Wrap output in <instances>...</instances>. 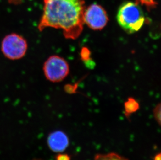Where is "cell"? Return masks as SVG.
Masks as SVG:
<instances>
[{
	"instance_id": "7",
	"label": "cell",
	"mask_w": 161,
	"mask_h": 160,
	"mask_svg": "<svg viewBox=\"0 0 161 160\" xmlns=\"http://www.w3.org/2000/svg\"><path fill=\"white\" fill-rule=\"evenodd\" d=\"M125 114L126 116H129L131 113L136 112L138 110L139 105L135 99L130 98L124 104Z\"/></svg>"
},
{
	"instance_id": "13",
	"label": "cell",
	"mask_w": 161,
	"mask_h": 160,
	"mask_svg": "<svg viewBox=\"0 0 161 160\" xmlns=\"http://www.w3.org/2000/svg\"><path fill=\"white\" fill-rule=\"evenodd\" d=\"M154 160H161V153H158L154 157Z\"/></svg>"
},
{
	"instance_id": "10",
	"label": "cell",
	"mask_w": 161,
	"mask_h": 160,
	"mask_svg": "<svg viewBox=\"0 0 161 160\" xmlns=\"http://www.w3.org/2000/svg\"><path fill=\"white\" fill-rule=\"evenodd\" d=\"M137 3L144 5L147 8H153L157 4L154 0H137Z\"/></svg>"
},
{
	"instance_id": "2",
	"label": "cell",
	"mask_w": 161,
	"mask_h": 160,
	"mask_svg": "<svg viewBox=\"0 0 161 160\" xmlns=\"http://www.w3.org/2000/svg\"><path fill=\"white\" fill-rule=\"evenodd\" d=\"M117 20L119 26L128 33L138 31L145 22L143 11L138 3L126 2L119 8Z\"/></svg>"
},
{
	"instance_id": "5",
	"label": "cell",
	"mask_w": 161,
	"mask_h": 160,
	"mask_svg": "<svg viewBox=\"0 0 161 160\" xmlns=\"http://www.w3.org/2000/svg\"><path fill=\"white\" fill-rule=\"evenodd\" d=\"M84 24L93 30H101L107 26L108 17L102 6L94 3L86 8L84 14Z\"/></svg>"
},
{
	"instance_id": "9",
	"label": "cell",
	"mask_w": 161,
	"mask_h": 160,
	"mask_svg": "<svg viewBox=\"0 0 161 160\" xmlns=\"http://www.w3.org/2000/svg\"><path fill=\"white\" fill-rule=\"evenodd\" d=\"M154 117L159 125H161V104H158L153 110Z\"/></svg>"
},
{
	"instance_id": "6",
	"label": "cell",
	"mask_w": 161,
	"mask_h": 160,
	"mask_svg": "<svg viewBox=\"0 0 161 160\" xmlns=\"http://www.w3.org/2000/svg\"><path fill=\"white\" fill-rule=\"evenodd\" d=\"M49 148L54 152H63L69 147V138L63 131H56L49 135L47 138Z\"/></svg>"
},
{
	"instance_id": "14",
	"label": "cell",
	"mask_w": 161,
	"mask_h": 160,
	"mask_svg": "<svg viewBox=\"0 0 161 160\" xmlns=\"http://www.w3.org/2000/svg\"><path fill=\"white\" fill-rule=\"evenodd\" d=\"M41 160V159H34V160Z\"/></svg>"
},
{
	"instance_id": "4",
	"label": "cell",
	"mask_w": 161,
	"mask_h": 160,
	"mask_svg": "<svg viewBox=\"0 0 161 160\" xmlns=\"http://www.w3.org/2000/svg\"><path fill=\"white\" fill-rule=\"evenodd\" d=\"M43 71L44 76L50 81L59 82L69 75V66L63 58L53 55L44 62Z\"/></svg>"
},
{
	"instance_id": "11",
	"label": "cell",
	"mask_w": 161,
	"mask_h": 160,
	"mask_svg": "<svg viewBox=\"0 0 161 160\" xmlns=\"http://www.w3.org/2000/svg\"><path fill=\"white\" fill-rule=\"evenodd\" d=\"M81 56L82 59L86 61L88 60L90 56V51L87 48H84L82 49Z\"/></svg>"
},
{
	"instance_id": "12",
	"label": "cell",
	"mask_w": 161,
	"mask_h": 160,
	"mask_svg": "<svg viewBox=\"0 0 161 160\" xmlns=\"http://www.w3.org/2000/svg\"><path fill=\"white\" fill-rule=\"evenodd\" d=\"M56 160H70V156L67 154L59 153L56 156Z\"/></svg>"
},
{
	"instance_id": "8",
	"label": "cell",
	"mask_w": 161,
	"mask_h": 160,
	"mask_svg": "<svg viewBox=\"0 0 161 160\" xmlns=\"http://www.w3.org/2000/svg\"><path fill=\"white\" fill-rule=\"evenodd\" d=\"M94 160H129L116 153L111 152L106 154L96 155Z\"/></svg>"
},
{
	"instance_id": "3",
	"label": "cell",
	"mask_w": 161,
	"mask_h": 160,
	"mask_svg": "<svg viewBox=\"0 0 161 160\" xmlns=\"http://www.w3.org/2000/svg\"><path fill=\"white\" fill-rule=\"evenodd\" d=\"M26 40L17 33H11L5 36L1 43V51L5 57L11 60L21 59L27 51Z\"/></svg>"
},
{
	"instance_id": "1",
	"label": "cell",
	"mask_w": 161,
	"mask_h": 160,
	"mask_svg": "<svg viewBox=\"0 0 161 160\" xmlns=\"http://www.w3.org/2000/svg\"><path fill=\"white\" fill-rule=\"evenodd\" d=\"M85 10L84 0H44L38 30L42 31L47 28L62 29L65 38L76 39L83 30Z\"/></svg>"
}]
</instances>
